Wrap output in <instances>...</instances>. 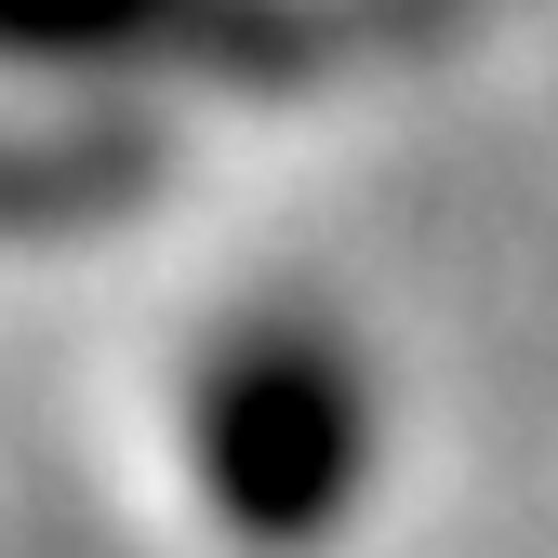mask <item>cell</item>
I'll return each mask as SVG.
<instances>
[{
	"label": "cell",
	"instance_id": "obj_1",
	"mask_svg": "<svg viewBox=\"0 0 558 558\" xmlns=\"http://www.w3.org/2000/svg\"><path fill=\"white\" fill-rule=\"evenodd\" d=\"M160 439H173V493H186L199 532H227L253 558H293V545H332L345 519H373L386 399H373V360L345 332L240 319L173 373Z\"/></svg>",
	"mask_w": 558,
	"mask_h": 558
}]
</instances>
